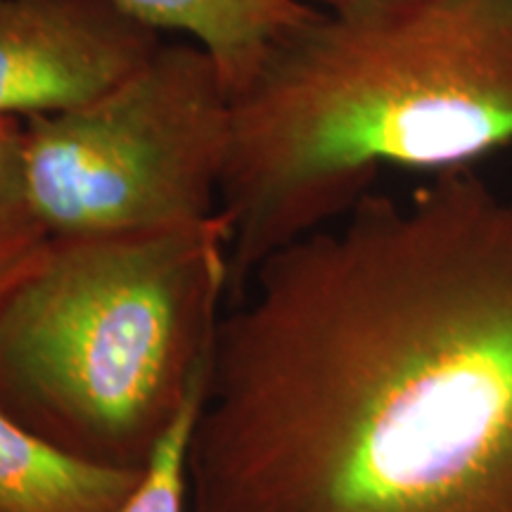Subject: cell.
I'll use <instances>...</instances> for the list:
<instances>
[{"label":"cell","mask_w":512,"mask_h":512,"mask_svg":"<svg viewBox=\"0 0 512 512\" xmlns=\"http://www.w3.org/2000/svg\"><path fill=\"white\" fill-rule=\"evenodd\" d=\"M190 512H512V195L448 171L268 254L223 313Z\"/></svg>","instance_id":"6da1fadb"},{"label":"cell","mask_w":512,"mask_h":512,"mask_svg":"<svg viewBox=\"0 0 512 512\" xmlns=\"http://www.w3.org/2000/svg\"><path fill=\"white\" fill-rule=\"evenodd\" d=\"M512 145V0L313 12L233 95L219 211L233 292L330 226L384 169L437 176Z\"/></svg>","instance_id":"7a4b0ae2"},{"label":"cell","mask_w":512,"mask_h":512,"mask_svg":"<svg viewBox=\"0 0 512 512\" xmlns=\"http://www.w3.org/2000/svg\"><path fill=\"white\" fill-rule=\"evenodd\" d=\"M230 223L53 238L0 283V411L88 463L145 470L207 387Z\"/></svg>","instance_id":"3957f363"},{"label":"cell","mask_w":512,"mask_h":512,"mask_svg":"<svg viewBox=\"0 0 512 512\" xmlns=\"http://www.w3.org/2000/svg\"><path fill=\"white\" fill-rule=\"evenodd\" d=\"M233 93L190 41L162 43L112 91L22 121L29 202L53 238L117 235L219 214Z\"/></svg>","instance_id":"277c9868"},{"label":"cell","mask_w":512,"mask_h":512,"mask_svg":"<svg viewBox=\"0 0 512 512\" xmlns=\"http://www.w3.org/2000/svg\"><path fill=\"white\" fill-rule=\"evenodd\" d=\"M162 43L114 0H0V117L27 121L86 105Z\"/></svg>","instance_id":"5b68a950"},{"label":"cell","mask_w":512,"mask_h":512,"mask_svg":"<svg viewBox=\"0 0 512 512\" xmlns=\"http://www.w3.org/2000/svg\"><path fill=\"white\" fill-rule=\"evenodd\" d=\"M162 34L185 36L219 64L230 93L252 79L268 50L313 12L297 0H114Z\"/></svg>","instance_id":"8992f818"},{"label":"cell","mask_w":512,"mask_h":512,"mask_svg":"<svg viewBox=\"0 0 512 512\" xmlns=\"http://www.w3.org/2000/svg\"><path fill=\"white\" fill-rule=\"evenodd\" d=\"M143 475L76 458L0 411V512H119Z\"/></svg>","instance_id":"52a82bcc"},{"label":"cell","mask_w":512,"mask_h":512,"mask_svg":"<svg viewBox=\"0 0 512 512\" xmlns=\"http://www.w3.org/2000/svg\"><path fill=\"white\" fill-rule=\"evenodd\" d=\"M46 238L24 183L22 121L0 117V283Z\"/></svg>","instance_id":"ba28073f"},{"label":"cell","mask_w":512,"mask_h":512,"mask_svg":"<svg viewBox=\"0 0 512 512\" xmlns=\"http://www.w3.org/2000/svg\"><path fill=\"white\" fill-rule=\"evenodd\" d=\"M204 392L192 399L145 467L143 482L119 512H190L188 448Z\"/></svg>","instance_id":"9c48e42d"},{"label":"cell","mask_w":512,"mask_h":512,"mask_svg":"<svg viewBox=\"0 0 512 512\" xmlns=\"http://www.w3.org/2000/svg\"><path fill=\"white\" fill-rule=\"evenodd\" d=\"M297 3H302L306 8L318 10V12H344V10L363 8V5L375 3V0H297Z\"/></svg>","instance_id":"30bf717a"}]
</instances>
